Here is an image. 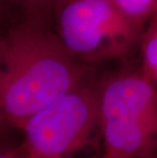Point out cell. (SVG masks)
I'll return each instance as SVG.
<instances>
[{"label":"cell","mask_w":157,"mask_h":158,"mask_svg":"<svg viewBox=\"0 0 157 158\" xmlns=\"http://www.w3.org/2000/svg\"><path fill=\"white\" fill-rule=\"evenodd\" d=\"M3 39L0 111L22 129L37 111L86 82L88 68L62 46L48 23L25 19Z\"/></svg>","instance_id":"6da1fadb"},{"label":"cell","mask_w":157,"mask_h":158,"mask_svg":"<svg viewBox=\"0 0 157 158\" xmlns=\"http://www.w3.org/2000/svg\"><path fill=\"white\" fill-rule=\"evenodd\" d=\"M103 158L157 155V87L142 69L118 70L97 84Z\"/></svg>","instance_id":"7a4b0ae2"},{"label":"cell","mask_w":157,"mask_h":158,"mask_svg":"<svg viewBox=\"0 0 157 158\" xmlns=\"http://www.w3.org/2000/svg\"><path fill=\"white\" fill-rule=\"evenodd\" d=\"M52 16L62 46L86 65L126 59L141 39L109 0H64Z\"/></svg>","instance_id":"3957f363"},{"label":"cell","mask_w":157,"mask_h":158,"mask_svg":"<svg viewBox=\"0 0 157 158\" xmlns=\"http://www.w3.org/2000/svg\"><path fill=\"white\" fill-rule=\"evenodd\" d=\"M97 126V85L85 82L24 123L25 157L66 158L88 143Z\"/></svg>","instance_id":"277c9868"},{"label":"cell","mask_w":157,"mask_h":158,"mask_svg":"<svg viewBox=\"0 0 157 158\" xmlns=\"http://www.w3.org/2000/svg\"><path fill=\"white\" fill-rule=\"evenodd\" d=\"M109 1L140 32L157 11V0H109Z\"/></svg>","instance_id":"5b68a950"},{"label":"cell","mask_w":157,"mask_h":158,"mask_svg":"<svg viewBox=\"0 0 157 158\" xmlns=\"http://www.w3.org/2000/svg\"><path fill=\"white\" fill-rule=\"evenodd\" d=\"M142 53L141 69L157 84V11L148 23V27L140 39Z\"/></svg>","instance_id":"8992f818"},{"label":"cell","mask_w":157,"mask_h":158,"mask_svg":"<svg viewBox=\"0 0 157 158\" xmlns=\"http://www.w3.org/2000/svg\"><path fill=\"white\" fill-rule=\"evenodd\" d=\"M21 6L26 19L48 23L56 7L64 0H13Z\"/></svg>","instance_id":"52a82bcc"},{"label":"cell","mask_w":157,"mask_h":158,"mask_svg":"<svg viewBox=\"0 0 157 158\" xmlns=\"http://www.w3.org/2000/svg\"><path fill=\"white\" fill-rule=\"evenodd\" d=\"M0 158H26L24 153L16 151H0Z\"/></svg>","instance_id":"ba28073f"},{"label":"cell","mask_w":157,"mask_h":158,"mask_svg":"<svg viewBox=\"0 0 157 158\" xmlns=\"http://www.w3.org/2000/svg\"><path fill=\"white\" fill-rule=\"evenodd\" d=\"M2 57H3V39L0 38V68L2 63Z\"/></svg>","instance_id":"9c48e42d"},{"label":"cell","mask_w":157,"mask_h":158,"mask_svg":"<svg viewBox=\"0 0 157 158\" xmlns=\"http://www.w3.org/2000/svg\"><path fill=\"white\" fill-rule=\"evenodd\" d=\"M3 122H5V120H4V117H3V115H2L1 111H0V124H1Z\"/></svg>","instance_id":"30bf717a"},{"label":"cell","mask_w":157,"mask_h":158,"mask_svg":"<svg viewBox=\"0 0 157 158\" xmlns=\"http://www.w3.org/2000/svg\"><path fill=\"white\" fill-rule=\"evenodd\" d=\"M151 158H157V155H155V156H153V157H151Z\"/></svg>","instance_id":"8fae6325"}]
</instances>
